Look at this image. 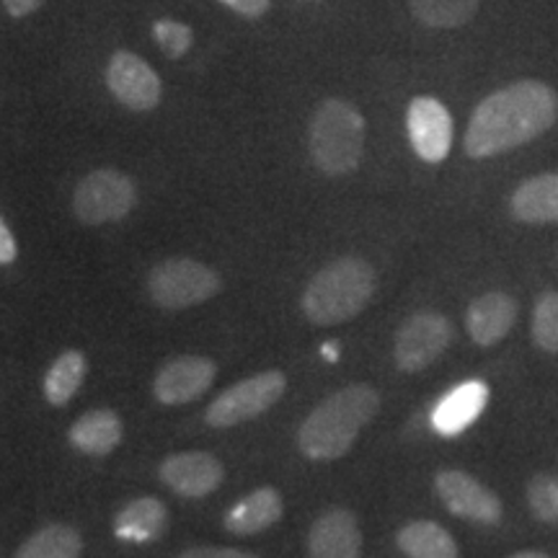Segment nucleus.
<instances>
[{"mask_svg": "<svg viewBox=\"0 0 558 558\" xmlns=\"http://www.w3.org/2000/svg\"><path fill=\"white\" fill-rule=\"evenodd\" d=\"M375 288H378V277L365 259L341 256V259L326 264L311 279L300 305L313 326L326 329V326H339L360 316L373 300Z\"/></svg>", "mask_w": 558, "mask_h": 558, "instance_id": "obj_3", "label": "nucleus"}, {"mask_svg": "<svg viewBox=\"0 0 558 558\" xmlns=\"http://www.w3.org/2000/svg\"><path fill=\"white\" fill-rule=\"evenodd\" d=\"M218 378V365L202 354H181L166 362L153 380V393L166 407H181L205 396Z\"/></svg>", "mask_w": 558, "mask_h": 558, "instance_id": "obj_12", "label": "nucleus"}, {"mask_svg": "<svg viewBox=\"0 0 558 558\" xmlns=\"http://www.w3.org/2000/svg\"><path fill=\"white\" fill-rule=\"evenodd\" d=\"M556 120V90L541 81H518L478 104L465 130L463 148L471 158L501 156L541 137Z\"/></svg>", "mask_w": 558, "mask_h": 558, "instance_id": "obj_1", "label": "nucleus"}, {"mask_svg": "<svg viewBox=\"0 0 558 558\" xmlns=\"http://www.w3.org/2000/svg\"><path fill=\"white\" fill-rule=\"evenodd\" d=\"M308 145L318 171L347 177L357 169L365 153V117L349 101H324L311 120Z\"/></svg>", "mask_w": 558, "mask_h": 558, "instance_id": "obj_4", "label": "nucleus"}, {"mask_svg": "<svg viewBox=\"0 0 558 558\" xmlns=\"http://www.w3.org/2000/svg\"><path fill=\"white\" fill-rule=\"evenodd\" d=\"M407 132L411 148L427 163H442L452 148V117L442 101L418 96L409 104Z\"/></svg>", "mask_w": 558, "mask_h": 558, "instance_id": "obj_11", "label": "nucleus"}, {"mask_svg": "<svg viewBox=\"0 0 558 558\" xmlns=\"http://www.w3.org/2000/svg\"><path fill=\"white\" fill-rule=\"evenodd\" d=\"M179 558H259L248 550H239V548H215V546H197L184 550Z\"/></svg>", "mask_w": 558, "mask_h": 558, "instance_id": "obj_28", "label": "nucleus"}, {"mask_svg": "<svg viewBox=\"0 0 558 558\" xmlns=\"http://www.w3.org/2000/svg\"><path fill=\"white\" fill-rule=\"evenodd\" d=\"M160 481L184 499L209 497L226 478L220 458L205 450L173 452L160 463Z\"/></svg>", "mask_w": 558, "mask_h": 558, "instance_id": "obj_13", "label": "nucleus"}, {"mask_svg": "<svg viewBox=\"0 0 558 558\" xmlns=\"http://www.w3.org/2000/svg\"><path fill=\"white\" fill-rule=\"evenodd\" d=\"M220 3L228 5L230 11L241 13V16H246V19H259L269 11L271 0H220Z\"/></svg>", "mask_w": 558, "mask_h": 558, "instance_id": "obj_29", "label": "nucleus"}, {"mask_svg": "<svg viewBox=\"0 0 558 558\" xmlns=\"http://www.w3.org/2000/svg\"><path fill=\"white\" fill-rule=\"evenodd\" d=\"M284 501L275 486H262L235 501L226 514V530L233 535H256L282 520Z\"/></svg>", "mask_w": 558, "mask_h": 558, "instance_id": "obj_17", "label": "nucleus"}, {"mask_svg": "<svg viewBox=\"0 0 558 558\" xmlns=\"http://www.w3.org/2000/svg\"><path fill=\"white\" fill-rule=\"evenodd\" d=\"M407 558H458V543L442 525L432 520L407 522L396 535Z\"/></svg>", "mask_w": 558, "mask_h": 558, "instance_id": "obj_21", "label": "nucleus"}, {"mask_svg": "<svg viewBox=\"0 0 558 558\" xmlns=\"http://www.w3.org/2000/svg\"><path fill=\"white\" fill-rule=\"evenodd\" d=\"M380 396L373 386L352 383L324 399L298 429V448L311 460H339L357 442L360 432L378 416Z\"/></svg>", "mask_w": 558, "mask_h": 558, "instance_id": "obj_2", "label": "nucleus"}, {"mask_svg": "<svg viewBox=\"0 0 558 558\" xmlns=\"http://www.w3.org/2000/svg\"><path fill=\"white\" fill-rule=\"evenodd\" d=\"M509 558H550V556L543 554V550H520V554H514Z\"/></svg>", "mask_w": 558, "mask_h": 558, "instance_id": "obj_32", "label": "nucleus"}, {"mask_svg": "<svg viewBox=\"0 0 558 558\" xmlns=\"http://www.w3.org/2000/svg\"><path fill=\"white\" fill-rule=\"evenodd\" d=\"M83 538L75 527L52 522L21 543L13 558H81Z\"/></svg>", "mask_w": 558, "mask_h": 558, "instance_id": "obj_23", "label": "nucleus"}, {"mask_svg": "<svg viewBox=\"0 0 558 558\" xmlns=\"http://www.w3.org/2000/svg\"><path fill=\"white\" fill-rule=\"evenodd\" d=\"M418 24L432 29H458L476 16L481 0H409Z\"/></svg>", "mask_w": 558, "mask_h": 558, "instance_id": "obj_24", "label": "nucleus"}, {"mask_svg": "<svg viewBox=\"0 0 558 558\" xmlns=\"http://www.w3.org/2000/svg\"><path fill=\"white\" fill-rule=\"evenodd\" d=\"M530 512L541 522L558 525V476L541 473L527 484Z\"/></svg>", "mask_w": 558, "mask_h": 558, "instance_id": "obj_26", "label": "nucleus"}, {"mask_svg": "<svg viewBox=\"0 0 558 558\" xmlns=\"http://www.w3.org/2000/svg\"><path fill=\"white\" fill-rule=\"evenodd\" d=\"M45 0H3V9L11 13L13 19H24L39 9Z\"/></svg>", "mask_w": 558, "mask_h": 558, "instance_id": "obj_31", "label": "nucleus"}, {"mask_svg": "<svg viewBox=\"0 0 558 558\" xmlns=\"http://www.w3.org/2000/svg\"><path fill=\"white\" fill-rule=\"evenodd\" d=\"M488 401V386L481 380H469L450 390L437 409L432 411V427L442 437H456L465 432L481 416Z\"/></svg>", "mask_w": 558, "mask_h": 558, "instance_id": "obj_16", "label": "nucleus"}, {"mask_svg": "<svg viewBox=\"0 0 558 558\" xmlns=\"http://www.w3.org/2000/svg\"><path fill=\"white\" fill-rule=\"evenodd\" d=\"M452 341V324L437 311H416L396 331L393 360L401 373H422Z\"/></svg>", "mask_w": 558, "mask_h": 558, "instance_id": "obj_8", "label": "nucleus"}, {"mask_svg": "<svg viewBox=\"0 0 558 558\" xmlns=\"http://www.w3.org/2000/svg\"><path fill=\"white\" fill-rule=\"evenodd\" d=\"M153 37H156L158 47L163 50L166 58L179 60L190 52V47L194 45V32L192 26L181 24V21L173 19H160L153 24Z\"/></svg>", "mask_w": 558, "mask_h": 558, "instance_id": "obj_27", "label": "nucleus"}, {"mask_svg": "<svg viewBox=\"0 0 558 558\" xmlns=\"http://www.w3.org/2000/svg\"><path fill=\"white\" fill-rule=\"evenodd\" d=\"M220 290L222 279L218 271L194 259L160 262L148 275L150 300L166 311H186L207 303Z\"/></svg>", "mask_w": 558, "mask_h": 558, "instance_id": "obj_5", "label": "nucleus"}, {"mask_svg": "<svg viewBox=\"0 0 558 558\" xmlns=\"http://www.w3.org/2000/svg\"><path fill=\"white\" fill-rule=\"evenodd\" d=\"M70 445L83 456L104 458L122 442V418L111 409L86 411L68 432Z\"/></svg>", "mask_w": 558, "mask_h": 558, "instance_id": "obj_19", "label": "nucleus"}, {"mask_svg": "<svg viewBox=\"0 0 558 558\" xmlns=\"http://www.w3.org/2000/svg\"><path fill=\"white\" fill-rule=\"evenodd\" d=\"M169 527V509L156 497H140L124 505L114 518V535L128 543H150Z\"/></svg>", "mask_w": 558, "mask_h": 558, "instance_id": "obj_20", "label": "nucleus"}, {"mask_svg": "<svg viewBox=\"0 0 558 558\" xmlns=\"http://www.w3.org/2000/svg\"><path fill=\"white\" fill-rule=\"evenodd\" d=\"M311 558H362V530L349 509H329L311 525Z\"/></svg>", "mask_w": 558, "mask_h": 558, "instance_id": "obj_14", "label": "nucleus"}, {"mask_svg": "<svg viewBox=\"0 0 558 558\" xmlns=\"http://www.w3.org/2000/svg\"><path fill=\"white\" fill-rule=\"evenodd\" d=\"M518 320V303L507 292H486L465 311V329L478 347H494L512 331Z\"/></svg>", "mask_w": 558, "mask_h": 558, "instance_id": "obj_15", "label": "nucleus"}, {"mask_svg": "<svg viewBox=\"0 0 558 558\" xmlns=\"http://www.w3.org/2000/svg\"><path fill=\"white\" fill-rule=\"evenodd\" d=\"M107 86L117 101L130 111H150L160 104L163 83L158 73L135 52L120 50L107 65Z\"/></svg>", "mask_w": 558, "mask_h": 558, "instance_id": "obj_9", "label": "nucleus"}, {"mask_svg": "<svg viewBox=\"0 0 558 558\" xmlns=\"http://www.w3.org/2000/svg\"><path fill=\"white\" fill-rule=\"evenodd\" d=\"M435 492L456 518L494 525L501 520V501L492 488H486L476 476L465 471H439L435 476Z\"/></svg>", "mask_w": 558, "mask_h": 558, "instance_id": "obj_10", "label": "nucleus"}, {"mask_svg": "<svg viewBox=\"0 0 558 558\" xmlns=\"http://www.w3.org/2000/svg\"><path fill=\"white\" fill-rule=\"evenodd\" d=\"M530 331H533V341L543 349V352L558 354V292L556 290L543 292L538 303H535Z\"/></svg>", "mask_w": 558, "mask_h": 558, "instance_id": "obj_25", "label": "nucleus"}, {"mask_svg": "<svg viewBox=\"0 0 558 558\" xmlns=\"http://www.w3.org/2000/svg\"><path fill=\"white\" fill-rule=\"evenodd\" d=\"M86 354L78 352V349L62 352L45 375V399L50 401L52 407H68L70 399H75V393L81 390L83 380H86Z\"/></svg>", "mask_w": 558, "mask_h": 558, "instance_id": "obj_22", "label": "nucleus"}, {"mask_svg": "<svg viewBox=\"0 0 558 558\" xmlns=\"http://www.w3.org/2000/svg\"><path fill=\"white\" fill-rule=\"evenodd\" d=\"M137 202V190L128 173L117 169L90 171L75 186L73 213L86 226H107L124 220Z\"/></svg>", "mask_w": 558, "mask_h": 558, "instance_id": "obj_7", "label": "nucleus"}, {"mask_svg": "<svg viewBox=\"0 0 558 558\" xmlns=\"http://www.w3.org/2000/svg\"><path fill=\"white\" fill-rule=\"evenodd\" d=\"M19 256V243L13 239L11 228L0 218V264H13Z\"/></svg>", "mask_w": 558, "mask_h": 558, "instance_id": "obj_30", "label": "nucleus"}, {"mask_svg": "<svg viewBox=\"0 0 558 558\" xmlns=\"http://www.w3.org/2000/svg\"><path fill=\"white\" fill-rule=\"evenodd\" d=\"M509 213L527 226L558 222V173H541L522 181L509 199Z\"/></svg>", "mask_w": 558, "mask_h": 558, "instance_id": "obj_18", "label": "nucleus"}, {"mask_svg": "<svg viewBox=\"0 0 558 558\" xmlns=\"http://www.w3.org/2000/svg\"><path fill=\"white\" fill-rule=\"evenodd\" d=\"M284 390H288L284 373H279V369L256 373L222 390L218 399L207 407L205 422L213 429H228L241 422H251V418L267 414L282 399Z\"/></svg>", "mask_w": 558, "mask_h": 558, "instance_id": "obj_6", "label": "nucleus"}]
</instances>
